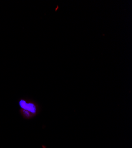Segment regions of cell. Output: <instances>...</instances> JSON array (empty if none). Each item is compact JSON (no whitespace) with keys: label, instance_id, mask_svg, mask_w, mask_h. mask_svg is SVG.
<instances>
[{"label":"cell","instance_id":"1","mask_svg":"<svg viewBox=\"0 0 132 148\" xmlns=\"http://www.w3.org/2000/svg\"><path fill=\"white\" fill-rule=\"evenodd\" d=\"M20 104L22 108L25 110H27L29 112L32 113H34L36 112V108L34 107V106L32 104H27L25 101H21Z\"/></svg>","mask_w":132,"mask_h":148}]
</instances>
